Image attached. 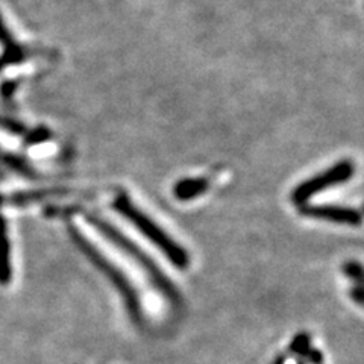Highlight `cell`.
<instances>
[{
	"label": "cell",
	"mask_w": 364,
	"mask_h": 364,
	"mask_svg": "<svg viewBox=\"0 0 364 364\" xmlns=\"http://www.w3.org/2000/svg\"><path fill=\"white\" fill-rule=\"evenodd\" d=\"M112 208L128 222H131L146 238H149L176 267L186 269L188 266L187 250L181 247L172 237L167 235L149 215H146L136 205H134L127 195H120L114 200Z\"/></svg>",
	"instance_id": "obj_1"
},
{
	"label": "cell",
	"mask_w": 364,
	"mask_h": 364,
	"mask_svg": "<svg viewBox=\"0 0 364 364\" xmlns=\"http://www.w3.org/2000/svg\"><path fill=\"white\" fill-rule=\"evenodd\" d=\"M87 220L90 222V225H93L102 235L108 238V240L114 246L120 249L122 252L127 254L134 261V263L139 264V267H141L147 273V275L151 277V281L159 290H161L164 294H167L168 298H175L176 290L172 286V282L166 278L164 273L155 266L154 261L147 257L139 246L134 245L127 235H123L116 226H112L111 223L102 219L100 215L87 214Z\"/></svg>",
	"instance_id": "obj_2"
},
{
	"label": "cell",
	"mask_w": 364,
	"mask_h": 364,
	"mask_svg": "<svg viewBox=\"0 0 364 364\" xmlns=\"http://www.w3.org/2000/svg\"><path fill=\"white\" fill-rule=\"evenodd\" d=\"M354 172H355V166L354 163L349 161V159L338 161L333 167L323 170L322 173L304 181L302 184H299L293 190L291 199L296 205L302 207V205H305L311 198H314L317 193L340 186L343 184V182L349 181L352 176H354Z\"/></svg>",
	"instance_id": "obj_3"
},
{
	"label": "cell",
	"mask_w": 364,
	"mask_h": 364,
	"mask_svg": "<svg viewBox=\"0 0 364 364\" xmlns=\"http://www.w3.org/2000/svg\"><path fill=\"white\" fill-rule=\"evenodd\" d=\"M72 235L76 238L77 245L81 246V249L84 250V252H85L91 259H93V263H95L96 266H99L102 270H104V272L107 273V275L109 277V279L119 287V290H122L120 293L123 294L124 301H127V305H128L129 311H131L135 317H139V316H140V302H139V298H136L135 291L132 290L131 284H129L127 279H124L122 273L117 272L116 269H114V267L108 263V261L97 252V250H96L93 246H91L87 240H84L82 235H79L77 232H73V231H72Z\"/></svg>",
	"instance_id": "obj_4"
},
{
	"label": "cell",
	"mask_w": 364,
	"mask_h": 364,
	"mask_svg": "<svg viewBox=\"0 0 364 364\" xmlns=\"http://www.w3.org/2000/svg\"><path fill=\"white\" fill-rule=\"evenodd\" d=\"M301 211L305 215H310V218L334 223L352 226L361 223V214L357 210L337 207V205H302Z\"/></svg>",
	"instance_id": "obj_5"
},
{
	"label": "cell",
	"mask_w": 364,
	"mask_h": 364,
	"mask_svg": "<svg viewBox=\"0 0 364 364\" xmlns=\"http://www.w3.org/2000/svg\"><path fill=\"white\" fill-rule=\"evenodd\" d=\"M0 43H2L5 48V52L0 56V70H4L6 65L18 64L26 58V50L13 38V36H11L2 17H0Z\"/></svg>",
	"instance_id": "obj_6"
},
{
	"label": "cell",
	"mask_w": 364,
	"mask_h": 364,
	"mask_svg": "<svg viewBox=\"0 0 364 364\" xmlns=\"http://www.w3.org/2000/svg\"><path fill=\"white\" fill-rule=\"evenodd\" d=\"M208 188V181L205 178H186L181 179L173 188L176 199L179 200H191Z\"/></svg>",
	"instance_id": "obj_7"
},
{
	"label": "cell",
	"mask_w": 364,
	"mask_h": 364,
	"mask_svg": "<svg viewBox=\"0 0 364 364\" xmlns=\"http://www.w3.org/2000/svg\"><path fill=\"white\" fill-rule=\"evenodd\" d=\"M11 246L5 219L0 215V284H8L11 279Z\"/></svg>",
	"instance_id": "obj_8"
},
{
	"label": "cell",
	"mask_w": 364,
	"mask_h": 364,
	"mask_svg": "<svg viewBox=\"0 0 364 364\" xmlns=\"http://www.w3.org/2000/svg\"><path fill=\"white\" fill-rule=\"evenodd\" d=\"M0 159H2L4 163H6L9 167H13L14 170H17L18 173L25 175V176H36V172H33L32 167L25 161V159L13 155V154H6L4 151H0Z\"/></svg>",
	"instance_id": "obj_9"
},
{
	"label": "cell",
	"mask_w": 364,
	"mask_h": 364,
	"mask_svg": "<svg viewBox=\"0 0 364 364\" xmlns=\"http://www.w3.org/2000/svg\"><path fill=\"white\" fill-rule=\"evenodd\" d=\"M25 135H26V143L28 144H38V143H43V141H48L52 136V132H50V129H48L46 127H38L36 129L25 132Z\"/></svg>",
	"instance_id": "obj_10"
},
{
	"label": "cell",
	"mask_w": 364,
	"mask_h": 364,
	"mask_svg": "<svg viewBox=\"0 0 364 364\" xmlns=\"http://www.w3.org/2000/svg\"><path fill=\"white\" fill-rule=\"evenodd\" d=\"M0 128H4V129L13 132L16 135L26 132V128L23 127L21 123H18L16 120H11V119H5V117H0Z\"/></svg>",
	"instance_id": "obj_11"
},
{
	"label": "cell",
	"mask_w": 364,
	"mask_h": 364,
	"mask_svg": "<svg viewBox=\"0 0 364 364\" xmlns=\"http://www.w3.org/2000/svg\"><path fill=\"white\" fill-rule=\"evenodd\" d=\"M17 87H18L17 81H6L2 84V87H0V95H2L4 99L8 100L14 96Z\"/></svg>",
	"instance_id": "obj_12"
},
{
	"label": "cell",
	"mask_w": 364,
	"mask_h": 364,
	"mask_svg": "<svg viewBox=\"0 0 364 364\" xmlns=\"http://www.w3.org/2000/svg\"><path fill=\"white\" fill-rule=\"evenodd\" d=\"M346 273L350 277H355L357 281H361V277H363V272H361V266L357 264V263H352V264H348L346 266Z\"/></svg>",
	"instance_id": "obj_13"
}]
</instances>
